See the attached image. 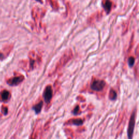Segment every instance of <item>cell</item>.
Instances as JSON below:
<instances>
[{
	"label": "cell",
	"instance_id": "6da1fadb",
	"mask_svg": "<svg viewBox=\"0 0 139 139\" xmlns=\"http://www.w3.org/2000/svg\"><path fill=\"white\" fill-rule=\"evenodd\" d=\"M135 115H136V110L133 112L130 118L128 128V137L129 139H132L133 133H134V129L135 124Z\"/></svg>",
	"mask_w": 139,
	"mask_h": 139
},
{
	"label": "cell",
	"instance_id": "7a4b0ae2",
	"mask_svg": "<svg viewBox=\"0 0 139 139\" xmlns=\"http://www.w3.org/2000/svg\"><path fill=\"white\" fill-rule=\"evenodd\" d=\"M106 85V82L102 80H96L93 81L91 84L90 87L92 90L96 91H100L104 89Z\"/></svg>",
	"mask_w": 139,
	"mask_h": 139
},
{
	"label": "cell",
	"instance_id": "3957f363",
	"mask_svg": "<svg viewBox=\"0 0 139 139\" xmlns=\"http://www.w3.org/2000/svg\"><path fill=\"white\" fill-rule=\"evenodd\" d=\"M53 96V90L51 85L47 86L45 89L43 97L44 101L46 103H49Z\"/></svg>",
	"mask_w": 139,
	"mask_h": 139
},
{
	"label": "cell",
	"instance_id": "277c9868",
	"mask_svg": "<svg viewBox=\"0 0 139 139\" xmlns=\"http://www.w3.org/2000/svg\"><path fill=\"white\" fill-rule=\"evenodd\" d=\"M72 56V52L71 51H67V52L65 54V55L63 56V57L61 58L60 59V61H59V64H58V67H61V66H63L64 64H66V63L69 61L70 58Z\"/></svg>",
	"mask_w": 139,
	"mask_h": 139
},
{
	"label": "cell",
	"instance_id": "5b68a950",
	"mask_svg": "<svg viewBox=\"0 0 139 139\" xmlns=\"http://www.w3.org/2000/svg\"><path fill=\"white\" fill-rule=\"evenodd\" d=\"M24 79V77L22 76L15 77H14L12 79L9 80V81L8 82V84L10 85H18L21 82H22Z\"/></svg>",
	"mask_w": 139,
	"mask_h": 139
},
{
	"label": "cell",
	"instance_id": "8992f818",
	"mask_svg": "<svg viewBox=\"0 0 139 139\" xmlns=\"http://www.w3.org/2000/svg\"><path fill=\"white\" fill-rule=\"evenodd\" d=\"M102 5L106 12L107 13H109L112 7V2L110 1V0H103Z\"/></svg>",
	"mask_w": 139,
	"mask_h": 139
},
{
	"label": "cell",
	"instance_id": "52a82bcc",
	"mask_svg": "<svg viewBox=\"0 0 139 139\" xmlns=\"http://www.w3.org/2000/svg\"><path fill=\"white\" fill-rule=\"evenodd\" d=\"M42 106H43V102L41 101L40 103L35 105L34 106H33L32 108V109L35 112L36 114H38L41 112Z\"/></svg>",
	"mask_w": 139,
	"mask_h": 139
},
{
	"label": "cell",
	"instance_id": "ba28073f",
	"mask_svg": "<svg viewBox=\"0 0 139 139\" xmlns=\"http://www.w3.org/2000/svg\"><path fill=\"white\" fill-rule=\"evenodd\" d=\"M10 96V93L8 91L4 90L1 93V98L2 100L3 101H6L8 100Z\"/></svg>",
	"mask_w": 139,
	"mask_h": 139
},
{
	"label": "cell",
	"instance_id": "9c48e42d",
	"mask_svg": "<svg viewBox=\"0 0 139 139\" xmlns=\"http://www.w3.org/2000/svg\"><path fill=\"white\" fill-rule=\"evenodd\" d=\"M116 97H117V94H116V92L114 90H111L109 94V98L111 100H116Z\"/></svg>",
	"mask_w": 139,
	"mask_h": 139
},
{
	"label": "cell",
	"instance_id": "30bf717a",
	"mask_svg": "<svg viewBox=\"0 0 139 139\" xmlns=\"http://www.w3.org/2000/svg\"><path fill=\"white\" fill-rule=\"evenodd\" d=\"M83 120H81L80 118L75 119V120H73L72 121V124H75V125L76 126H81L83 124Z\"/></svg>",
	"mask_w": 139,
	"mask_h": 139
},
{
	"label": "cell",
	"instance_id": "8fae6325",
	"mask_svg": "<svg viewBox=\"0 0 139 139\" xmlns=\"http://www.w3.org/2000/svg\"><path fill=\"white\" fill-rule=\"evenodd\" d=\"M134 62H135V59L134 57H133V56H130V57H129L128 59V64L129 66H131V67L133 66V65H134Z\"/></svg>",
	"mask_w": 139,
	"mask_h": 139
},
{
	"label": "cell",
	"instance_id": "7c38bea8",
	"mask_svg": "<svg viewBox=\"0 0 139 139\" xmlns=\"http://www.w3.org/2000/svg\"><path fill=\"white\" fill-rule=\"evenodd\" d=\"M79 110V106H77L74 109V110H73L72 113L74 115H77L78 114Z\"/></svg>",
	"mask_w": 139,
	"mask_h": 139
},
{
	"label": "cell",
	"instance_id": "4fadbf2b",
	"mask_svg": "<svg viewBox=\"0 0 139 139\" xmlns=\"http://www.w3.org/2000/svg\"><path fill=\"white\" fill-rule=\"evenodd\" d=\"M36 1H39V2H40V3H42V0H36Z\"/></svg>",
	"mask_w": 139,
	"mask_h": 139
}]
</instances>
